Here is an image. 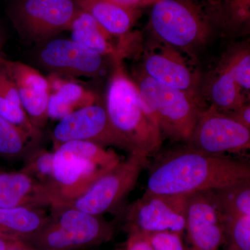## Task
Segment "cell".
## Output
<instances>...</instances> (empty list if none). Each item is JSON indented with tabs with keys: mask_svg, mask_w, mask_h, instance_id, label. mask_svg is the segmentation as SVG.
I'll return each instance as SVG.
<instances>
[{
	"mask_svg": "<svg viewBox=\"0 0 250 250\" xmlns=\"http://www.w3.org/2000/svg\"><path fill=\"white\" fill-rule=\"evenodd\" d=\"M250 179L246 159L211 155L188 147L166 154L152 166L145 192L190 195Z\"/></svg>",
	"mask_w": 250,
	"mask_h": 250,
	"instance_id": "1",
	"label": "cell"
},
{
	"mask_svg": "<svg viewBox=\"0 0 250 250\" xmlns=\"http://www.w3.org/2000/svg\"><path fill=\"white\" fill-rule=\"evenodd\" d=\"M123 59L113 62L106 94V108L113 129L129 154L152 155L163 137L155 115L147 106L135 81L125 70Z\"/></svg>",
	"mask_w": 250,
	"mask_h": 250,
	"instance_id": "2",
	"label": "cell"
},
{
	"mask_svg": "<svg viewBox=\"0 0 250 250\" xmlns=\"http://www.w3.org/2000/svg\"><path fill=\"white\" fill-rule=\"evenodd\" d=\"M121 161L114 151L96 143L73 141L61 144L54 152L53 182L45 185L52 208L81 196Z\"/></svg>",
	"mask_w": 250,
	"mask_h": 250,
	"instance_id": "3",
	"label": "cell"
},
{
	"mask_svg": "<svg viewBox=\"0 0 250 250\" xmlns=\"http://www.w3.org/2000/svg\"><path fill=\"white\" fill-rule=\"evenodd\" d=\"M52 217L23 242L34 249L80 250L111 239L113 224L73 207H52Z\"/></svg>",
	"mask_w": 250,
	"mask_h": 250,
	"instance_id": "4",
	"label": "cell"
},
{
	"mask_svg": "<svg viewBox=\"0 0 250 250\" xmlns=\"http://www.w3.org/2000/svg\"><path fill=\"white\" fill-rule=\"evenodd\" d=\"M135 82L147 106L155 115L163 139L188 142L200 115L205 109L195 92L163 84L143 72Z\"/></svg>",
	"mask_w": 250,
	"mask_h": 250,
	"instance_id": "5",
	"label": "cell"
},
{
	"mask_svg": "<svg viewBox=\"0 0 250 250\" xmlns=\"http://www.w3.org/2000/svg\"><path fill=\"white\" fill-rule=\"evenodd\" d=\"M149 25L156 38L187 53L207 43L215 24L190 0H157Z\"/></svg>",
	"mask_w": 250,
	"mask_h": 250,
	"instance_id": "6",
	"label": "cell"
},
{
	"mask_svg": "<svg viewBox=\"0 0 250 250\" xmlns=\"http://www.w3.org/2000/svg\"><path fill=\"white\" fill-rule=\"evenodd\" d=\"M79 11L75 0H15L7 13L21 39L40 44L69 30Z\"/></svg>",
	"mask_w": 250,
	"mask_h": 250,
	"instance_id": "7",
	"label": "cell"
},
{
	"mask_svg": "<svg viewBox=\"0 0 250 250\" xmlns=\"http://www.w3.org/2000/svg\"><path fill=\"white\" fill-rule=\"evenodd\" d=\"M147 164V156L130 154L127 159L97 179L84 193L60 207H73L98 216L107 213L133 190Z\"/></svg>",
	"mask_w": 250,
	"mask_h": 250,
	"instance_id": "8",
	"label": "cell"
},
{
	"mask_svg": "<svg viewBox=\"0 0 250 250\" xmlns=\"http://www.w3.org/2000/svg\"><path fill=\"white\" fill-rule=\"evenodd\" d=\"M189 195L145 192L126 210L128 232L147 235L172 231L183 233L187 223Z\"/></svg>",
	"mask_w": 250,
	"mask_h": 250,
	"instance_id": "9",
	"label": "cell"
},
{
	"mask_svg": "<svg viewBox=\"0 0 250 250\" xmlns=\"http://www.w3.org/2000/svg\"><path fill=\"white\" fill-rule=\"evenodd\" d=\"M188 143L211 155L239 154L250 149V129L210 105L200 115Z\"/></svg>",
	"mask_w": 250,
	"mask_h": 250,
	"instance_id": "10",
	"label": "cell"
},
{
	"mask_svg": "<svg viewBox=\"0 0 250 250\" xmlns=\"http://www.w3.org/2000/svg\"><path fill=\"white\" fill-rule=\"evenodd\" d=\"M105 58L71 39H51L39 44L36 62L49 72L65 77H96L104 69Z\"/></svg>",
	"mask_w": 250,
	"mask_h": 250,
	"instance_id": "11",
	"label": "cell"
},
{
	"mask_svg": "<svg viewBox=\"0 0 250 250\" xmlns=\"http://www.w3.org/2000/svg\"><path fill=\"white\" fill-rule=\"evenodd\" d=\"M54 148L68 141H87L126 150L110 123L106 108L98 104L76 110L60 120L54 128Z\"/></svg>",
	"mask_w": 250,
	"mask_h": 250,
	"instance_id": "12",
	"label": "cell"
},
{
	"mask_svg": "<svg viewBox=\"0 0 250 250\" xmlns=\"http://www.w3.org/2000/svg\"><path fill=\"white\" fill-rule=\"evenodd\" d=\"M223 221L213 190L189 195L185 229L187 250H220L225 242Z\"/></svg>",
	"mask_w": 250,
	"mask_h": 250,
	"instance_id": "13",
	"label": "cell"
},
{
	"mask_svg": "<svg viewBox=\"0 0 250 250\" xmlns=\"http://www.w3.org/2000/svg\"><path fill=\"white\" fill-rule=\"evenodd\" d=\"M143 73L156 82L177 89L195 92L198 76L181 50L156 38L146 49Z\"/></svg>",
	"mask_w": 250,
	"mask_h": 250,
	"instance_id": "14",
	"label": "cell"
},
{
	"mask_svg": "<svg viewBox=\"0 0 250 250\" xmlns=\"http://www.w3.org/2000/svg\"><path fill=\"white\" fill-rule=\"evenodd\" d=\"M1 62L17 87L21 104L29 119L39 129L43 127L49 118L47 106L50 92L47 77L22 62L4 58Z\"/></svg>",
	"mask_w": 250,
	"mask_h": 250,
	"instance_id": "15",
	"label": "cell"
},
{
	"mask_svg": "<svg viewBox=\"0 0 250 250\" xmlns=\"http://www.w3.org/2000/svg\"><path fill=\"white\" fill-rule=\"evenodd\" d=\"M50 205L45 184L23 171L0 172V208Z\"/></svg>",
	"mask_w": 250,
	"mask_h": 250,
	"instance_id": "16",
	"label": "cell"
},
{
	"mask_svg": "<svg viewBox=\"0 0 250 250\" xmlns=\"http://www.w3.org/2000/svg\"><path fill=\"white\" fill-rule=\"evenodd\" d=\"M77 6L92 16L113 37H123L141 16V10L129 9L111 0H75Z\"/></svg>",
	"mask_w": 250,
	"mask_h": 250,
	"instance_id": "17",
	"label": "cell"
},
{
	"mask_svg": "<svg viewBox=\"0 0 250 250\" xmlns=\"http://www.w3.org/2000/svg\"><path fill=\"white\" fill-rule=\"evenodd\" d=\"M69 31H71V40L85 48L112 61L122 59L118 46L112 41L113 36L85 11L80 9Z\"/></svg>",
	"mask_w": 250,
	"mask_h": 250,
	"instance_id": "18",
	"label": "cell"
},
{
	"mask_svg": "<svg viewBox=\"0 0 250 250\" xmlns=\"http://www.w3.org/2000/svg\"><path fill=\"white\" fill-rule=\"evenodd\" d=\"M48 220L34 207L0 208V234L23 241L39 231Z\"/></svg>",
	"mask_w": 250,
	"mask_h": 250,
	"instance_id": "19",
	"label": "cell"
},
{
	"mask_svg": "<svg viewBox=\"0 0 250 250\" xmlns=\"http://www.w3.org/2000/svg\"><path fill=\"white\" fill-rule=\"evenodd\" d=\"M211 106L229 113L248 102V97L228 71L223 62L215 69L208 86Z\"/></svg>",
	"mask_w": 250,
	"mask_h": 250,
	"instance_id": "20",
	"label": "cell"
},
{
	"mask_svg": "<svg viewBox=\"0 0 250 250\" xmlns=\"http://www.w3.org/2000/svg\"><path fill=\"white\" fill-rule=\"evenodd\" d=\"M208 14L215 25L241 28L250 23V0H209Z\"/></svg>",
	"mask_w": 250,
	"mask_h": 250,
	"instance_id": "21",
	"label": "cell"
},
{
	"mask_svg": "<svg viewBox=\"0 0 250 250\" xmlns=\"http://www.w3.org/2000/svg\"><path fill=\"white\" fill-rule=\"evenodd\" d=\"M224 215H250V179L213 190Z\"/></svg>",
	"mask_w": 250,
	"mask_h": 250,
	"instance_id": "22",
	"label": "cell"
},
{
	"mask_svg": "<svg viewBox=\"0 0 250 250\" xmlns=\"http://www.w3.org/2000/svg\"><path fill=\"white\" fill-rule=\"evenodd\" d=\"M63 77L49 74L47 78L50 94H56L74 111L97 103V95L93 92Z\"/></svg>",
	"mask_w": 250,
	"mask_h": 250,
	"instance_id": "23",
	"label": "cell"
},
{
	"mask_svg": "<svg viewBox=\"0 0 250 250\" xmlns=\"http://www.w3.org/2000/svg\"><path fill=\"white\" fill-rule=\"evenodd\" d=\"M224 244L228 250H250V215L223 214Z\"/></svg>",
	"mask_w": 250,
	"mask_h": 250,
	"instance_id": "24",
	"label": "cell"
},
{
	"mask_svg": "<svg viewBox=\"0 0 250 250\" xmlns=\"http://www.w3.org/2000/svg\"><path fill=\"white\" fill-rule=\"evenodd\" d=\"M30 139L27 133L0 116V156L16 159L24 155Z\"/></svg>",
	"mask_w": 250,
	"mask_h": 250,
	"instance_id": "25",
	"label": "cell"
},
{
	"mask_svg": "<svg viewBox=\"0 0 250 250\" xmlns=\"http://www.w3.org/2000/svg\"><path fill=\"white\" fill-rule=\"evenodd\" d=\"M222 62L245 93L250 95V50L248 46L237 47Z\"/></svg>",
	"mask_w": 250,
	"mask_h": 250,
	"instance_id": "26",
	"label": "cell"
},
{
	"mask_svg": "<svg viewBox=\"0 0 250 250\" xmlns=\"http://www.w3.org/2000/svg\"><path fill=\"white\" fill-rule=\"evenodd\" d=\"M23 172L48 185L54 179V152L45 149L35 150L28 156Z\"/></svg>",
	"mask_w": 250,
	"mask_h": 250,
	"instance_id": "27",
	"label": "cell"
},
{
	"mask_svg": "<svg viewBox=\"0 0 250 250\" xmlns=\"http://www.w3.org/2000/svg\"><path fill=\"white\" fill-rule=\"evenodd\" d=\"M0 116L27 133L34 141L41 139V129L33 124L22 106L0 98Z\"/></svg>",
	"mask_w": 250,
	"mask_h": 250,
	"instance_id": "28",
	"label": "cell"
},
{
	"mask_svg": "<svg viewBox=\"0 0 250 250\" xmlns=\"http://www.w3.org/2000/svg\"><path fill=\"white\" fill-rule=\"evenodd\" d=\"M182 233L162 231L146 235L154 250H187Z\"/></svg>",
	"mask_w": 250,
	"mask_h": 250,
	"instance_id": "29",
	"label": "cell"
},
{
	"mask_svg": "<svg viewBox=\"0 0 250 250\" xmlns=\"http://www.w3.org/2000/svg\"><path fill=\"white\" fill-rule=\"evenodd\" d=\"M2 59L0 62V98L10 103L22 106L17 87L5 70L1 62Z\"/></svg>",
	"mask_w": 250,
	"mask_h": 250,
	"instance_id": "30",
	"label": "cell"
},
{
	"mask_svg": "<svg viewBox=\"0 0 250 250\" xmlns=\"http://www.w3.org/2000/svg\"><path fill=\"white\" fill-rule=\"evenodd\" d=\"M74 111H75L70 106L64 103L56 94L49 95L47 106V114L49 118L60 121Z\"/></svg>",
	"mask_w": 250,
	"mask_h": 250,
	"instance_id": "31",
	"label": "cell"
},
{
	"mask_svg": "<svg viewBox=\"0 0 250 250\" xmlns=\"http://www.w3.org/2000/svg\"><path fill=\"white\" fill-rule=\"evenodd\" d=\"M125 250H154L147 237L143 233H129Z\"/></svg>",
	"mask_w": 250,
	"mask_h": 250,
	"instance_id": "32",
	"label": "cell"
},
{
	"mask_svg": "<svg viewBox=\"0 0 250 250\" xmlns=\"http://www.w3.org/2000/svg\"><path fill=\"white\" fill-rule=\"evenodd\" d=\"M225 113L250 129V105L248 102L233 111Z\"/></svg>",
	"mask_w": 250,
	"mask_h": 250,
	"instance_id": "33",
	"label": "cell"
},
{
	"mask_svg": "<svg viewBox=\"0 0 250 250\" xmlns=\"http://www.w3.org/2000/svg\"><path fill=\"white\" fill-rule=\"evenodd\" d=\"M117 4L129 9L141 10L147 6H152L157 0H111Z\"/></svg>",
	"mask_w": 250,
	"mask_h": 250,
	"instance_id": "34",
	"label": "cell"
},
{
	"mask_svg": "<svg viewBox=\"0 0 250 250\" xmlns=\"http://www.w3.org/2000/svg\"><path fill=\"white\" fill-rule=\"evenodd\" d=\"M24 244V242L21 240L0 234V250H12Z\"/></svg>",
	"mask_w": 250,
	"mask_h": 250,
	"instance_id": "35",
	"label": "cell"
},
{
	"mask_svg": "<svg viewBox=\"0 0 250 250\" xmlns=\"http://www.w3.org/2000/svg\"><path fill=\"white\" fill-rule=\"evenodd\" d=\"M190 1H193L194 3L202 7L209 16V14H208V1L209 0H190Z\"/></svg>",
	"mask_w": 250,
	"mask_h": 250,
	"instance_id": "36",
	"label": "cell"
},
{
	"mask_svg": "<svg viewBox=\"0 0 250 250\" xmlns=\"http://www.w3.org/2000/svg\"><path fill=\"white\" fill-rule=\"evenodd\" d=\"M5 42V36L4 34H3L2 31L0 29V62H1V59L3 58L2 55H1V52H2L3 47H4Z\"/></svg>",
	"mask_w": 250,
	"mask_h": 250,
	"instance_id": "37",
	"label": "cell"
},
{
	"mask_svg": "<svg viewBox=\"0 0 250 250\" xmlns=\"http://www.w3.org/2000/svg\"><path fill=\"white\" fill-rule=\"evenodd\" d=\"M12 250H36L34 249V248H31V247H29L27 246V245L24 243L23 246L21 247H18V248H16V249H14ZM86 250V249L85 250Z\"/></svg>",
	"mask_w": 250,
	"mask_h": 250,
	"instance_id": "38",
	"label": "cell"
},
{
	"mask_svg": "<svg viewBox=\"0 0 250 250\" xmlns=\"http://www.w3.org/2000/svg\"></svg>",
	"mask_w": 250,
	"mask_h": 250,
	"instance_id": "39",
	"label": "cell"
}]
</instances>
